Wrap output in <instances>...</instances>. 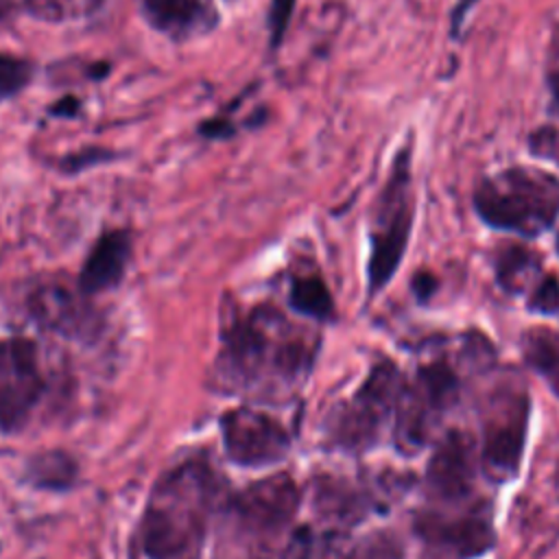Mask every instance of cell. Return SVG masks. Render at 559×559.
<instances>
[{
	"instance_id": "6da1fadb",
	"label": "cell",
	"mask_w": 559,
	"mask_h": 559,
	"mask_svg": "<svg viewBox=\"0 0 559 559\" xmlns=\"http://www.w3.org/2000/svg\"><path fill=\"white\" fill-rule=\"evenodd\" d=\"M212 378L229 395L282 402L308 378L317 336L273 304H258L223 328Z\"/></svg>"
},
{
	"instance_id": "83f0119b",
	"label": "cell",
	"mask_w": 559,
	"mask_h": 559,
	"mask_svg": "<svg viewBox=\"0 0 559 559\" xmlns=\"http://www.w3.org/2000/svg\"><path fill=\"white\" fill-rule=\"evenodd\" d=\"M476 2L478 0H456V7L452 11V37L459 35V31H461V26L465 22V15L474 9Z\"/></svg>"
},
{
	"instance_id": "7402d4cb",
	"label": "cell",
	"mask_w": 559,
	"mask_h": 559,
	"mask_svg": "<svg viewBox=\"0 0 559 559\" xmlns=\"http://www.w3.org/2000/svg\"><path fill=\"white\" fill-rule=\"evenodd\" d=\"M103 0H26L24 7L26 11L46 22H68V20H79L87 17L94 13Z\"/></svg>"
},
{
	"instance_id": "603a6c76",
	"label": "cell",
	"mask_w": 559,
	"mask_h": 559,
	"mask_svg": "<svg viewBox=\"0 0 559 559\" xmlns=\"http://www.w3.org/2000/svg\"><path fill=\"white\" fill-rule=\"evenodd\" d=\"M31 66L24 59L0 52V98H11L31 81Z\"/></svg>"
},
{
	"instance_id": "484cf974",
	"label": "cell",
	"mask_w": 559,
	"mask_h": 559,
	"mask_svg": "<svg viewBox=\"0 0 559 559\" xmlns=\"http://www.w3.org/2000/svg\"><path fill=\"white\" fill-rule=\"evenodd\" d=\"M105 159H111V153L109 151H103V148H90V151H83L79 155H72L66 164L68 170H81L85 166H94L98 162H105Z\"/></svg>"
},
{
	"instance_id": "7c38bea8",
	"label": "cell",
	"mask_w": 559,
	"mask_h": 559,
	"mask_svg": "<svg viewBox=\"0 0 559 559\" xmlns=\"http://www.w3.org/2000/svg\"><path fill=\"white\" fill-rule=\"evenodd\" d=\"M474 448L467 435L452 430L435 448L426 465V489L432 500L459 504L474 487Z\"/></svg>"
},
{
	"instance_id": "4fadbf2b",
	"label": "cell",
	"mask_w": 559,
	"mask_h": 559,
	"mask_svg": "<svg viewBox=\"0 0 559 559\" xmlns=\"http://www.w3.org/2000/svg\"><path fill=\"white\" fill-rule=\"evenodd\" d=\"M87 295L79 288H70L61 282H44L28 295V310L33 319L63 336H87L94 332L96 317L85 301Z\"/></svg>"
},
{
	"instance_id": "9c48e42d",
	"label": "cell",
	"mask_w": 559,
	"mask_h": 559,
	"mask_svg": "<svg viewBox=\"0 0 559 559\" xmlns=\"http://www.w3.org/2000/svg\"><path fill=\"white\" fill-rule=\"evenodd\" d=\"M528 426V395L522 391H500L487 404L483 419L480 461L485 472L498 483L511 480L522 461Z\"/></svg>"
},
{
	"instance_id": "2e32d148",
	"label": "cell",
	"mask_w": 559,
	"mask_h": 559,
	"mask_svg": "<svg viewBox=\"0 0 559 559\" xmlns=\"http://www.w3.org/2000/svg\"><path fill=\"white\" fill-rule=\"evenodd\" d=\"M76 461L59 450L41 452L28 461L26 478L31 485L50 491H63L76 480Z\"/></svg>"
},
{
	"instance_id": "5b68a950",
	"label": "cell",
	"mask_w": 559,
	"mask_h": 559,
	"mask_svg": "<svg viewBox=\"0 0 559 559\" xmlns=\"http://www.w3.org/2000/svg\"><path fill=\"white\" fill-rule=\"evenodd\" d=\"M402 389L404 378L391 360L373 365L358 391L330 413L325 430L332 445L345 452H365L376 445L395 417Z\"/></svg>"
},
{
	"instance_id": "3957f363",
	"label": "cell",
	"mask_w": 559,
	"mask_h": 559,
	"mask_svg": "<svg viewBox=\"0 0 559 559\" xmlns=\"http://www.w3.org/2000/svg\"><path fill=\"white\" fill-rule=\"evenodd\" d=\"M299 504L301 491L288 474L247 485L218 511L214 559H282Z\"/></svg>"
},
{
	"instance_id": "7a4b0ae2",
	"label": "cell",
	"mask_w": 559,
	"mask_h": 559,
	"mask_svg": "<svg viewBox=\"0 0 559 559\" xmlns=\"http://www.w3.org/2000/svg\"><path fill=\"white\" fill-rule=\"evenodd\" d=\"M225 500V476L207 459L170 467L153 485L140 518L138 546L144 559H201Z\"/></svg>"
},
{
	"instance_id": "f546056e",
	"label": "cell",
	"mask_w": 559,
	"mask_h": 559,
	"mask_svg": "<svg viewBox=\"0 0 559 559\" xmlns=\"http://www.w3.org/2000/svg\"><path fill=\"white\" fill-rule=\"evenodd\" d=\"M550 94H552V105H555V111L559 114V70L550 76Z\"/></svg>"
},
{
	"instance_id": "277c9868",
	"label": "cell",
	"mask_w": 559,
	"mask_h": 559,
	"mask_svg": "<svg viewBox=\"0 0 559 559\" xmlns=\"http://www.w3.org/2000/svg\"><path fill=\"white\" fill-rule=\"evenodd\" d=\"M474 210L489 227L535 238L559 216V179L533 166L500 170L478 183Z\"/></svg>"
},
{
	"instance_id": "d4e9b609",
	"label": "cell",
	"mask_w": 559,
	"mask_h": 559,
	"mask_svg": "<svg viewBox=\"0 0 559 559\" xmlns=\"http://www.w3.org/2000/svg\"><path fill=\"white\" fill-rule=\"evenodd\" d=\"M293 7H295V0H273L271 11H269V26H271V39H273V44H280L284 31H286V26H288Z\"/></svg>"
},
{
	"instance_id": "d6986e66",
	"label": "cell",
	"mask_w": 559,
	"mask_h": 559,
	"mask_svg": "<svg viewBox=\"0 0 559 559\" xmlns=\"http://www.w3.org/2000/svg\"><path fill=\"white\" fill-rule=\"evenodd\" d=\"M537 266H539V262L533 255V251L522 249L518 245H509V247L500 249V253L496 258L498 282L511 295H520L526 290L528 282L537 273Z\"/></svg>"
},
{
	"instance_id": "ac0fdd59",
	"label": "cell",
	"mask_w": 559,
	"mask_h": 559,
	"mask_svg": "<svg viewBox=\"0 0 559 559\" xmlns=\"http://www.w3.org/2000/svg\"><path fill=\"white\" fill-rule=\"evenodd\" d=\"M288 304L295 312L314 321L330 319L334 310L332 295L319 275L293 277L288 288Z\"/></svg>"
},
{
	"instance_id": "ba28073f",
	"label": "cell",
	"mask_w": 559,
	"mask_h": 559,
	"mask_svg": "<svg viewBox=\"0 0 559 559\" xmlns=\"http://www.w3.org/2000/svg\"><path fill=\"white\" fill-rule=\"evenodd\" d=\"M44 395L37 345L22 336L0 338V432L26 426Z\"/></svg>"
},
{
	"instance_id": "30bf717a",
	"label": "cell",
	"mask_w": 559,
	"mask_h": 559,
	"mask_svg": "<svg viewBox=\"0 0 559 559\" xmlns=\"http://www.w3.org/2000/svg\"><path fill=\"white\" fill-rule=\"evenodd\" d=\"M223 450L229 461L242 467H264L286 459L290 435L271 413L238 406L221 417Z\"/></svg>"
},
{
	"instance_id": "e0dca14e",
	"label": "cell",
	"mask_w": 559,
	"mask_h": 559,
	"mask_svg": "<svg viewBox=\"0 0 559 559\" xmlns=\"http://www.w3.org/2000/svg\"><path fill=\"white\" fill-rule=\"evenodd\" d=\"M522 347L528 365L559 397V336L546 328H535L524 334Z\"/></svg>"
},
{
	"instance_id": "5bb4252c",
	"label": "cell",
	"mask_w": 559,
	"mask_h": 559,
	"mask_svg": "<svg viewBox=\"0 0 559 559\" xmlns=\"http://www.w3.org/2000/svg\"><path fill=\"white\" fill-rule=\"evenodd\" d=\"M131 260V238L127 231L116 229V231H107L103 234L92 251L87 253L81 273H79V288L92 297L105 290L116 288L129 266Z\"/></svg>"
},
{
	"instance_id": "4316f807",
	"label": "cell",
	"mask_w": 559,
	"mask_h": 559,
	"mask_svg": "<svg viewBox=\"0 0 559 559\" xmlns=\"http://www.w3.org/2000/svg\"><path fill=\"white\" fill-rule=\"evenodd\" d=\"M435 286H437L435 277H432L430 273H426V271H421V273H417V275L413 277V290H415L417 299H421V301H426V299L430 297V293L435 290Z\"/></svg>"
},
{
	"instance_id": "9a60e30c",
	"label": "cell",
	"mask_w": 559,
	"mask_h": 559,
	"mask_svg": "<svg viewBox=\"0 0 559 559\" xmlns=\"http://www.w3.org/2000/svg\"><path fill=\"white\" fill-rule=\"evenodd\" d=\"M142 7L148 24L173 39L207 33L216 24L212 0H142Z\"/></svg>"
},
{
	"instance_id": "4dcf8cb0",
	"label": "cell",
	"mask_w": 559,
	"mask_h": 559,
	"mask_svg": "<svg viewBox=\"0 0 559 559\" xmlns=\"http://www.w3.org/2000/svg\"><path fill=\"white\" fill-rule=\"evenodd\" d=\"M557 251H559V236H557Z\"/></svg>"
},
{
	"instance_id": "52a82bcc",
	"label": "cell",
	"mask_w": 559,
	"mask_h": 559,
	"mask_svg": "<svg viewBox=\"0 0 559 559\" xmlns=\"http://www.w3.org/2000/svg\"><path fill=\"white\" fill-rule=\"evenodd\" d=\"M459 393V380L448 362L435 360L419 367L413 382H404L395 417L393 432L402 452H415L421 448L432 428L441 421Z\"/></svg>"
},
{
	"instance_id": "cb8c5ba5",
	"label": "cell",
	"mask_w": 559,
	"mask_h": 559,
	"mask_svg": "<svg viewBox=\"0 0 559 559\" xmlns=\"http://www.w3.org/2000/svg\"><path fill=\"white\" fill-rule=\"evenodd\" d=\"M528 310L537 314L559 312V282L555 275H544L528 295Z\"/></svg>"
},
{
	"instance_id": "8992f818",
	"label": "cell",
	"mask_w": 559,
	"mask_h": 559,
	"mask_svg": "<svg viewBox=\"0 0 559 559\" xmlns=\"http://www.w3.org/2000/svg\"><path fill=\"white\" fill-rule=\"evenodd\" d=\"M413 227V190H411V146L397 153L391 175L380 192L373 225L369 234L367 286L369 295L380 293L395 275Z\"/></svg>"
},
{
	"instance_id": "ffe728a7",
	"label": "cell",
	"mask_w": 559,
	"mask_h": 559,
	"mask_svg": "<svg viewBox=\"0 0 559 559\" xmlns=\"http://www.w3.org/2000/svg\"><path fill=\"white\" fill-rule=\"evenodd\" d=\"M343 559H406V548L397 533L378 528L360 537Z\"/></svg>"
},
{
	"instance_id": "44dd1931",
	"label": "cell",
	"mask_w": 559,
	"mask_h": 559,
	"mask_svg": "<svg viewBox=\"0 0 559 559\" xmlns=\"http://www.w3.org/2000/svg\"><path fill=\"white\" fill-rule=\"evenodd\" d=\"M282 559H334L332 533H321L312 526L295 528Z\"/></svg>"
},
{
	"instance_id": "f1b7e54d",
	"label": "cell",
	"mask_w": 559,
	"mask_h": 559,
	"mask_svg": "<svg viewBox=\"0 0 559 559\" xmlns=\"http://www.w3.org/2000/svg\"><path fill=\"white\" fill-rule=\"evenodd\" d=\"M76 109H79L76 98L68 96V98L59 100V103L52 107V114H57V116H74V114H76Z\"/></svg>"
},
{
	"instance_id": "8fae6325",
	"label": "cell",
	"mask_w": 559,
	"mask_h": 559,
	"mask_svg": "<svg viewBox=\"0 0 559 559\" xmlns=\"http://www.w3.org/2000/svg\"><path fill=\"white\" fill-rule=\"evenodd\" d=\"M415 531L426 546L450 559H474L493 546V528L478 513L426 511L415 518Z\"/></svg>"
}]
</instances>
